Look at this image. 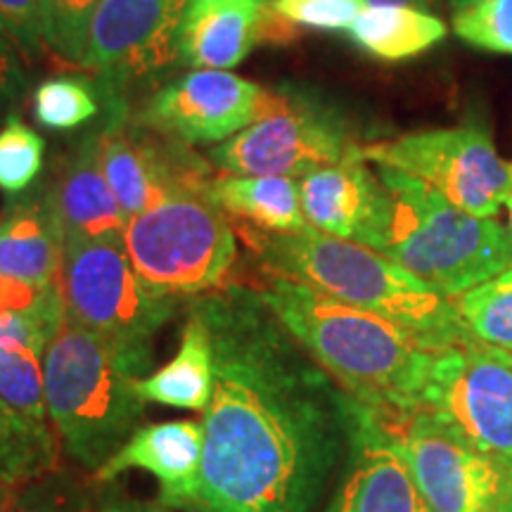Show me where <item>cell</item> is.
<instances>
[{
    "mask_svg": "<svg viewBox=\"0 0 512 512\" xmlns=\"http://www.w3.org/2000/svg\"><path fill=\"white\" fill-rule=\"evenodd\" d=\"M209 200L242 226L264 233H302L309 228L302 209V183L292 176H214Z\"/></svg>",
    "mask_w": 512,
    "mask_h": 512,
    "instance_id": "obj_22",
    "label": "cell"
},
{
    "mask_svg": "<svg viewBox=\"0 0 512 512\" xmlns=\"http://www.w3.org/2000/svg\"><path fill=\"white\" fill-rule=\"evenodd\" d=\"M505 207H508V216H510V235H512V190H510L508 204H505Z\"/></svg>",
    "mask_w": 512,
    "mask_h": 512,
    "instance_id": "obj_40",
    "label": "cell"
},
{
    "mask_svg": "<svg viewBox=\"0 0 512 512\" xmlns=\"http://www.w3.org/2000/svg\"><path fill=\"white\" fill-rule=\"evenodd\" d=\"M98 5L100 0H38L43 43L57 57L81 67Z\"/></svg>",
    "mask_w": 512,
    "mask_h": 512,
    "instance_id": "obj_29",
    "label": "cell"
},
{
    "mask_svg": "<svg viewBox=\"0 0 512 512\" xmlns=\"http://www.w3.org/2000/svg\"><path fill=\"white\" fill-rule=\"evenodd\" d=\"M361 157L420 178L479 219H496L512 190V164L498 155L489 131L472 119L456 128L366 145L361 147Z\"/></svg>",
    "mask_w": 512,
    "mask_h": 512,
    "instance_id": "obj_10",
    "label": "cell"
},
{
    "mask_svg": "<svg viewBox=\"0 0 512 512\" xmlns=\"http://www.w3.org/2000/svg\"><path fill=\"white\" fill-rule=\"evenodd\" d=\"M150 366L64 316L43 354V384L57 439L81 470L98 472L140 427L147 401L138 380Z\"/></svg>",
    "mask_w": 512,
    "mask_h": 512,
    "instance_id": "obj_4",
    "label": "cell"
},
{
    "mask_svg": "<svg viewBox=\"0 0 512 512\" xmlns=\"http://www.w3.org/2000/svg\"><path fill=\"white\" fill-rule=\"evenodd\" d=\"M105 512H200L190 508H174L166 505L157 498V501H140V498H131L121 491L117 484H107L105 489Z\"/></svg>",
    "mask_w": 512,
    "mask_h": 512,
    "instance_id": "obj_35",
    "label": "cell"
},
{
    "mask_svg": "<svg viewBox=\"0 0 512 512\" xmlns=\"http://www.w3.org/2000/svg\"><path fill=\"white\" fill-rule=\"evenodd\" d=\"M302 183L306 223L332 238L384 252L392 219V200L380 174L368 169L361 147L337 164L320 166Z\"/></svg>",
    "mask_w": 512,
    "mask_h": 512,
    "instance_id": "obj_15",
    "label": "cell"
},
{
    "mask_svg": "<svg viewBox=\"0 0 512 512\" xmlns=\"http://www.w3.org/2000/svg\"><path fill=\"white\" fill-rule=\"evenodd\" d=\"M453 304L472 342L512 351V268L470 287Z\"/></svg>",
    "mask_w": 512,
    "mask_h": 512,
    "instance_id": "obj_25",
    "label": "cell"
},
{
    "mask_svg": "<svg viewBox=\"0 0 512 512\" xmlns=\"http://www.w3.org/2000/svg\"><path fill=\"white\" fill-rule=\"evenodd\" d=\"M43 185L64 240L124 238L128 216L121 211L102 171L98 128L72 143Z\"/></svg>",
    "mask_w": 512,
    "mask_h": 512,
    "instance_id": "obj_19",
    "label": "cell"
},
{
    "mask_svg": "<svg viewBox=\"0 0 512 512\" xmlns=\"http://www.w3.org/2000/svg\"><path fill=\"white\" fill-rule=\"evenodd\" d=\"M31 107L43 128L55 133H69L100 119L105 102H102L100 86L95 79L55 76V79L38 83Z\"/></svg>",
    "mask_w": 512,
    "mask_h": 512,
    "instance_id": "obj_27",
    "label": "cell"
},
{
    "mask_svg": "<svg viewBox=\"0 0 512 512\" xmlns=\"http://www.w3.org/2000/svg\"><path fill=\"white\" fill-rule=\"evenodd\" d=\"M0 399L41 430H55L48 415L43 354L34 349H0Z\"/></svg>",
    "mask_w": 512,
    "mask_h": 512,
    "instance_id": "obj_28",
    "label": "cell"
},
{
    "mask_svg": "<svg viewBox=\"0 0 512 512\" xmlns=\"http://www.w3.org/2000/svg\"><path fill=\"white\" fill-rule=\"evenodd\" d=\"M128 470H145L157 479L159 501L202 512L204 425L202 420L152 422L138 427L114 456L93 472L100 484H112Z\"/></svg>",
    "mask_w": 512,
    "mask_h": 512,
    "instance_id": "obj_17",
    "label": "cell"
},
{
    "mask_svg": "<svg viewBox=\"0 0 512 512\" xmlns=\"http://www.w3.org/2000/svg\"><path fill=\"white\" fill-rule=\"evenodd\" d=\"M62 228L46 185L12 197L0 219V275L34 285L57 283L62 264Z\"/></svg>",
    "mask_w": 512,
    "mask_h": 512,
    "instance_id": "obj_20",
    "label": "cell"
},
{
    "mask_svg": "<svg viewBox=\"0 0 512 512\" xmlns=\"http://www.w3.org/2000/svg\"><path fill=\"white\" fill-rule=\"evenodd\" d=\"M102 102V171L128 219L181 192H207L216 176L209 159L181 140L140 124L121 95L102 91Z\"/></svg>",
    "mask_w": 512,
    "mask_h": 512,
    "instance_id": "obj_11",
    "label": "cell"
},
{
    "mask_svg": "<svg viewBox=\"0 0 512 512\" xmlns=\"http://www.w3.org/2000/svg\"><path fill=\"white\" fill-rule=\"evenodd\" d=\"M349 456L347 475L325 512H432L377 415L358 401Z\"/></svg>",
    "mask_w": 512,
    "mask_h": 512,
    "instance_id": "obj_18",
    "label": "cell"
},
{
    "mask_svg": "<svg viewBox=\"0 0 512 512\" xmlns=\"http://www.w3.org/2000/svg\"><path fill=\"white\" fill-rule=\"evenodd\" d=\"M453 31L470 46L512 55V0H475L465 5L453 15Z\"/></svg>",
    "mask_w": 512,
    "mask_h": 512,
    "instance_id": "obj_31",
    "label": "cell"
},
{
    "mask_svg": "<svg viewBox=\"0 0 512 512\" xmlns=\"http://www.w3.org/2000/svg\"><path fill=\"white\" fill-rule=\"evenodd\" d=\"M271 91L226 69H195L164 83L133 114L185 145H221L264 117Z\"/></svg>",
    "mask_w": 512,
    "mask_h": 512,
    "instance_id": "obj_14",
    "label": "cell"
},
{
    "mask_svg": "<svg viewBox=\"0 0 512 512\" xmlns=\"http://www.w3.org/2000/svg\"><path fill=\"white\" fill-rule=\"evenodd\" d=\"M124 242L140 278L176 299L219 290L238 259L230 216L207 192H181L131 216Z\"/></svg>",
    "mask_w": 512,
    "mask_h": 512,
    "instance_id": "obj_6",
    "label": "cell"
},
{
    "mask_svg": "<svg viewBox=\"0 0 512 512\" xmlns=\"http://www.w3.org/2000/svg\"><path fill=\"white\" fill-rule=\"evenodd\" d=\"M0 31L27 57L41 55V24L38 0H0Z\"/></svg>",
    "mask_w": 512,
    "mask_h": 512,
    "instance_id": "obj_33",
    "label": "cell"
},
{
    "mask_svg": "<svg viewBox=\"0 0 512 512\" xmlns=\"http://www.w3.org/2000/svg\"><path fill=\"white\" fill-rule=\"evenodd\" d=\"M214 342L202 512H316L356 401L294 342L256 287L192 297Z\"/></svg>",
    "mask_w": 512,
    "mask_h": 512,
    "instance_id": "obj_1",
    "label": "cell"
},
{
    "mask_svg": "<svg viewBox=\"0 0 512 512\" xmlns=\"http://www.w3.org/2000/svg\"><path fill=\"white\" fill-rule=\"evenodd\" d=\"M107 484L93 475L55 467L46 475L19 484L8 512H105Z\"/></svg>",
    "mask_w": 512,
    "mask_h": 512,
    "instance_id": "obj_26",
    "label": "cell"
},
{
    "mask_svg": "<svg viewBox=\"0 0 512 512\" xmlns=\"http://www.w3.org/2000/svg\"><path fill=\"white\" fill-rule=\"evenodd\" d=\"M183 5L185 0H100L81 67L121 98L145 88L181 62Z\"/></svg>",
    "mask_w": 512,
    "mask_h": 512,
    "instance_id": "obj_13",
    "label": "cell"
},
{
    "mask_svg": "<svg viewBox=\"0 0 512 512\" xmlns=\"http://www.w3.org/2000/svg\"><path fill=\"white\" fill-rule=\"evenodd\" d=\"M373 413L432 512H512V463L484 453L425 408Z\"/></svg>",
    "mask_w": 512,
    "mask_h": 512,
    "instance_id": "obj_8",
    "label": "cell"
},
{
    "mask_svg": "<svg viewBox=\"0 0 512 512\" xmlns=\"http://www.w3.org/2000/svg\"><path fill=\"white\" fill-rule=\"evenodd\" d=\"M392 200L384 256L456 299L512 268V235L496 219H479L403 171L377 166Z\"/></svg>",
    "mask_w": 512,
    "mask_h": 512,
    "instance_id": "obj_5",
    "label": "cell"
},
{
    "mask_svg": "<svg viewBox=\"0 0 512 512\" xmlns=\"http://www.w3.org/2000/svg\"><path fill=\"white\" fill-rule=\"evenodd\" d=\"M361 145L335 110L299 88H275L259 121L226 143L214 145L207 159L235 176L304 178L320 166L337 164Z\"/></svg>",
    "mask_w": 512,
    "mask_h": 512,
    "instance_id": "obj_9",
    "label": "cell"
},
{
    "mask_svg": "<svg viewBox=\"0 0 512 512\" xmlns=\"http://www.w3.org/2000/svg\"><path fill=\"white\" fill-rule=\"evenodd\" d=\"M448 3H451L453 10H460V8H465V5L475 3V0H448Z\"/></svg>",
    "mask_w": 512,
    "mask_h": 512,
    "instance_id": "obj_39",
    "label": "cell"
},
{
    "mask_svg": "<svg viewBox=\"0 0 512 512\" xmlns=\"http://www.w3.org/2000/svg\"><path fill=\"white\" fill-rule=\"evenodd\" d=\"M216 366H214V342L204 313L195 302H188V318L176 356L159 368L138 380V394L147 403H159L169 408H185V411L204 413L211 394H214Z\"/></svg>",
    "mask_w": 512,
    "mask_h": 512,
    "instance_id": "obj_21",
    "label": "cell"
},
{
    "mask_svg": "<svg viewBox=\"0 0 512 512\" xmlns=\"http://www.w3.org/2000/svg\"><path fill=\"white\" fill-rule=\"evenodd\" d=\"M57 283L64 316L72 323L147 358H152V339L181 302L140 278L124 238L64 240Z\"/></svg>",
    "mask_w": 512,
    "mask_h": 512,
    "instance_id": "obj_7",
    "label": "cell"
},
{
    "mask_svg": "<svg viewBox=\"0 0 512 512\" xmlns=\"http://www.w3.org/2000/svg\"><path fill=\"white\" fill-rule=\"evenodd\" d=\"M420 408L512 463V366L477 342L437 349Z\"/></svg>",
    "mask_w": 512,
    "mask_h": 512,
    "instance_id": "obj_12",
    "label": "cell"
},
{
    "mask_svg": "<svg viewBox=\"0 0 512 512\" xmlns=\"http://www.w3.org/2000/svg\"><path fill=\"white\" fill-rule=\"evenodd\" d=\"M299 36L271 8V0H185L181 64L195 69H233L259 43H287Z\"/></svg>",
    "mask_w": 512,
    "mask_h": 512,
    "instance_id": "obj_16",
    "label": "cell"
},
{
    "mask_svg": "<svg viewBox=\"0 0 512 512\" xmlns=\"http://www.w3.org/2000/svg\"><path fill=\"white\" fill-rule=\"evenodd\" d=\"M43 157L46 140L19 114H10L0 128V190L10 197L29 192L43 174Z\"/></svg>",
    "mask_w": 512,
    "mask_h": 512,
    "instance_id": "obj_30",
    "label": "cell"
},
{
    "mask_svg": "<svg viewBox=\"0 0 512 512\" xmlns=\"http://www.w3.org/2000/svg\"><path fill=\"white\" fill-rule=\"evenodd\" d=\"M240 235L266 275L294 280L337 302L375 313L430 349L472 342L453 299L382 252L332 238L311 226L283 235L240 223Z\"/></svg>",
    "mask_w": 512,
    "mask_h": 512,
    "instance_id": "obj_3",
    "label": "cell"
},
{
    "mask_svg": "<svg viewBox=\"0 0 512 512\" xmlns=\"http://www.w3.org/2000/svg\"><path fill=\"white\" fill-rule=\"evenodd\" d=\"M15 491L17 486L5 482V479H0V512H8L10 505H12V498H15Z\"/></svg>",
    "mask_w": 512,
    "mask_h": 512,
    "instance_id": "obj_37",
    "label": "cell"
},
{
    "mask_svg": "<svg viewBox=\"0 0 512 512\" xmlns=\"http://www.w3.org/2000/svg\"><path fill=\"white\" fill-rule=\"evenodd\" d=\"M27 93V72L19 60V50L0 31V112L15 107Z\"/></svg>",
    "mask_w": 512,
    "mask_h": 512,
    "instance_id": "obj_34",
    "label": "cell"
},
{
    "mask_svg": "<svg viewBox=\"0 0 512 512\" xmlns=\"http://www.w3.org/2000/svg\"><path fill=\"white\" fill-rule=\"evenodd\" d=\"M486 349H491V347H486ZM491 351H494V354L501 358V361H505L508 366H512V351H503V349H491Z\"/></svg>",
    "mask_w": 512,
    "mask_h": 512,
    "instance_id": "obj_38",
    "label": "cell"
},
{
    "mask_svg": "<svg viewBox=\"0 0 512 512\" xmlns=\"http://www.w3.org/2000/svg\"><path fill=\"white\" fill-rule=\"evenodd\" d=\"M60 439L41 430L0 399V479L24 484L60 467Z\"/></svg>",
    "mask_w": 512,
    "mask_h": 512,
    "instance_id": "obj_24",
    "label": "cell"
},
{
    "mask_svg": "<svg viewBox=\"0 0 512 512\" xmlns=\"http://www.w3.org/2000/svg\"><path fill=\"white\" fill-rule=\"evenodd\" d=\"M368 5H408V8L427 10L434 0H366Z\"/></svg>",
    "mask_w": 512,
    "mask_h": 512,
    "instance_id": "obj_36",
    "label": "cell"
},
{
    "mask_svg": "<svg viewBox=\"0 0 512 512\" xmlns=\"http://www.w3.org/2000/svg\"><path fill=\"white\" fill-rule=\"evenodd\" d=\"M271 8L294 27L339 31L349 29L368 8L366 0H271Z\"/></svg>",
    "mask_w": 512,
    "mask_h": 512,
    "instance_id": "obj_32",
    "label": "cell"
},
{
    "mask_svg": "<svg viewBox=\"0 0 512 512\" xmlns=\"http://www.w3.org/2000/svg\"><path fill=\"white\" fill-rule=\"evenodd\" d=\"M363 53L382 62L418 57L446 38V24L427 10L408 5H368L347 29Z\"/></svg>",
    "mask_w": 512,
    "mask_h": 512,
    "instance_id": "obj_23",
    "label": "cell"
},
{
    "mask_svg": "<svg viewBox=\"0 0 512 512\" xmlns=\"http://www.w3.org/2000/svg\"><path fill=\"white\" fill-rule=\"evenodd\" d=\"M294 342L347 392L373 411H415L437 349L375 313L342 304L287 278L256 287Z\"/></svg>",
    "mask_w": 512,
    "mask_h": 512,
    "instance_id": "obj_2",
    "label": "cell"
}]
</instances>
